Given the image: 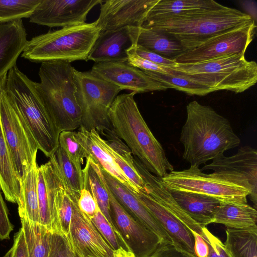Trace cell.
Instances as JSON below:
<instances>
[{
    "label": "cell",
    "mask_w": 257,
    "mask_h": 257,
    "mask_svg": "<svg viewBox=\"0 0 257 257\" xmlns=\"http://www.w3.org/2000/svg\"><path fill=\"white\" fill-rule=\"evenodd\" d=\"M186 112L180 140L184 147L183 159L190 166L205 164L239 146L240 140L228 120L211 107L194 100L187 105Z\"/></svg>",
    "instance_id": "cell-1"
},
{
    "label": "cell",
    "mask_w": 257,
    "mask_h": 257,
    "mask_svg": "<svg viewBox=\"0 0 257 257\" xmlns=\"http://www.w3.org/2000/svg\"><path fill=\"white\" fill-rule=\"evenodd\" d=\"M136 94L132 92L116 97L108 113L110 126L144 167L162 178L174 168L140 113L134 99Z\"/></svg>",
    "instance_id": "cell-2"
},
{
    "label": "cell",
    "mask_w": 257,
    "mask_h": 257,
    "mask_svg": "<svg viewBox=\"0 0 257 257\" xmlns=\"http://www.w3.org/2000/svg\"><path fill=\"white\" fill-rule=\"evenodd\" d=\"M253 21L245 13L223 6L181 16L146 20L142 27L173 36L187 51L216 35Z\"/></svg>",
    "instance_id": "cell-3"
},
{
    "label": "cell",
    "mask_w": 257,
    "mask_h": 257,
    "mask_svg": "<svg viewBox=\"0 0 257 257\" xmlns=\"http://www.w3.org/2000/svg\"><path fill=\"white\" fill-rule=\"evenodd\" d=\"M74 69L71 63H41L40 81L35 82L37 94L60 133L74 131L81 125V115L75 93Z\"/></svg>",
    "instance_id": "cell-4"
},
{
    "label": "cell",
    "mask_w": 257,
    "mask_h": 257,
    "mask_svg": "<svg viewBox=\"0 0 257 257\" xmlns=\"http://www.w3.org/2000/svg\"><path fill=\"white\" fill-rule=\"evenodd\" d=\"M167 74L182 76L204 85L213 92L226 90L244 92L257 81V64L244 54L222 57L193 64H177L166 68Z\"/></svg>",
    "instance_id": "cell-5"
},
{
    "label": "cell",
    "mask_w": 257,
    "mask_h": 257,
    "mask_svg": "<svg viewBox=\"0 0 257 257\" xmlns=\"http://www.w3.org/2000/svg\"><path fill=\"white\" fill-rule=\"evenodd\" d=\"M100 31L95 21L49 31L28 40L21 57L35 63L87 61Z\"/></svg>",
    "instance_id": "cell-6"
},
{
    "label": "cell",
    "mask_w": 257,
    "mask_h": 257,
    "mask_svg": "<svg viewBox=\"0 0 257 257\" xmlns=\"http://www.w3.org/2000/svg\"><path fill=\"white\" fill-rule=\"evenodd\" d=\"M5 90L24 117L39 149L50 158L59 146L60 133L41 101L35 82L16 65L8 72Z\"/></svg>",
    "instance_id": "cell-7"
},
{
    "label": "cell",
    "mask_w": 257,
    "mask_h": 257,
    "mask_svg": "<svg viewBox=\"0 0 257 257\" xmlns=\"http://www.w3.org/2000/svg\"><path fill=\"white\" fill-rule=\"evenodd\" d=\"M169 190L206 195L220 202L246 204L251 187L243 176L232 172L204 174L199 167L172 171L162 178Z\"/></svg>",
    "instance_id": "cell-8"
},
{
    "label": "cell",
    "mask_w": 257,
    "mask_h": 257,
    "mask_svg": "<svg viewBox=\"0 0 257 257\" xmlns=\"http://www.w3.org/2000/svg\"><path fill=\"white\" fill-rule=\"evenodd\" d=\"M75 97L81 111L80 127L98 132L110 128L108 113L114 99L122 89L97 76L90 71L74 69Z\"/></svg>",
    "instance_id": "cell-9"
},
{
    "label": "cell",
    "mask_w": 257,
    "mask_h": 257,
    "mask_svg": "<svg viewBox=\"0 0 257 257\" xmlns=\"http://www.w3.org/2000/svg\"><path fill=\"white\" fill-rule=\"evenodd\" d=\"M5 87L0 103V115L6 139L19 181L37 161V143L16 105L8 97Z\"/></svg>",
    "instance_id": "cell-10"
},
{
    "label": "cell",
    "mask_w": 257,
    "mask_h": 257,
    "mask_svg": "<svg viewBox=\"0 0 257 257\" xmlns=\"http://www.w3.org/2000/svg\"><path fill=\"white\" fill-rule=\"evenodd\" d=\"M254 21L216 35L197 47L172 59L177 64H193L235 54H245L253 39Z\"/></svg>",
    "instance_id": "cell-11"
},
{
    "label": "cell",
    "mask_w": 257,
    "mask_h": 257,
    "mask_svg": "<svg viewBox=\"0 0 257 257\" xmlns=\"http://www.w3.org/2000/svg\"><path fill=\"white\" fill-rule=\"evenodd\" d=\"M103 179L109 195L111 217L116 229L136 257H150L165 243L123 208L110 191L103 176Z\"/></svg>",
    "instance_id": "cell-12"
},
{
    "label": "cell",
    "mask_w": 257,
    "mask_h": 257,
    "mask_svg": "<svg viewBox=\"0 0 257 257\" xmlns=\"http://www.w3.org/2000/svg\"><path fill=\"white\" fill-rule=\"evenodd\" d=\"M102 0H41L30 22L50 28H65L86 23L89 12Z\"/></svg>",
    "instance_id": "cell-13"
},
{
    "label": "cell",
    "mask_w": 257,
    "mask_h": 257,
    "mask_svg": "<svg viewBox=\"0 0 257 257\" xmlns=\"http://www.w3.org/2000/svg\"><path fill=\"white\" fill-rule=\"evenodd\" d=\"M69 195L72 201V215L67 237L74 252L77 257H112L113 249L91 220L79 209V194L72 193Z\"/></svg>",
    "instance_id": "cell-14"
},
{
    "label": "cell",
    "mask_w": 257,
    "mask_h": 257,
    "mask_svg": "<svg viewBox=\"0 0 257 257\" xmlns=\"http://www.w3.org/2000/svg\"><path fill=\"white\" fill-rule=\"evenodd\" d=\"M159 0H108L100 5L95 21L100 32L126 27H142Z\"/></svg>",
    "instance_id": "cell-15"
},
{
    "label": "cell",
    "mask_w": 257,
    "mask_h": 257,
    "mask_svg": "<svg viewBox=\"0 0 257 257\" xmlns=\"http://www.w3.org/2000/svg\"><path fill=\"white\" fill-rule=\"evenodd\" d=\"M90 71L122 90H129L136 93L168 89L162 83L127 62L95 63Z\"/></svg>",
    "instance_id": "cell-16"
},
{
    "label": "cell",
    "mask_w": 257,
    "mask_h": 257,
    "mask_svg": "<svg viewBox=\"0 0 257 257\" xmlns=\"http://www.w3.org/2000/svg\"><path fill=\"white\" fill-rule=\"evenodd\" d=\"M161 224L177 249L196 256L191 231L171 211L144 191L134 193Z\"/></svg>",
    "instance_id": "cell-17"
},
{
    "label": "cell",
    "mask_w": 257,
    "mask_h": 257,
    "mask_svg": "<svg viewBox=\"0 0 257 257\" xmlns=\"http://www.w3.org/2000/svg\"><path fill=\"white\" fill-rule=\"evenodd\" d=\"M139 27H126L100 32L88 56L95 63L127 62V51L136 45Z\"/></svg>",
    "instance_id": "cell-18"
},
{
    "label": "cell",
    "mask_w": 257,
    "mask_h": 257,
    "mask_svg": "<svg viewBox=\"0 0 257 257\" xmlns=\"http://www.w3.org/2000/svg\"><path fill=\"white\" fill-rule=\"evenodd\" d=\"M37 176L40 223L52 232L62 234L56 206V191L59 181L58 173L49 161L38 167Z\"/></svg>",
    "instance_id": "cell-19"
},
{
    "label": "cell",
    "mask_w": 257,
    "mask_h": 257,
    "mask_svg": "<svg viewBox=\"0 0 257 257\" xmlns=\"http://www.w3.org/2000/svg\"><path fill=\"white\" fill-rule=\"evenodd\" d=\"M76 137L86 150L89 157L99 167L115 178L132 192L137 193L138 189L127 178L112 158L109 146L95 129L87 131L79 127Z\"/></svg>",
    "instance_id": "cell-20"
},
{
    "label": "cell",
    "mask_w": 257,
    "mask_h": 257,
    "mask_svg": "<svg viewBox=\"0 0 257 257\" xmlns=\"http://www.w3.org/2000/svg\"><path fill=\"white\" fill-rule=\"evenodd\" d=\"M202 171L212 170L216 172H232L239 174L245 177L251 187L249 195L250 200L257 204V151L249 146L240 148L236 154L231 156L224 155L206 165Z\"/></svg>",
    "instance_id": "cell-21"
},
{
    "label": "cell",
    "mask_w": 257,
    "mask_h": 257,
    "mask_svg": "<svg viewBox=\"0 0 257 257\" xmlns=\"http://www.w3.org/2000/svg\"><path fill=\"white\" fill-rule=\"evenodd\" d=\"M101 170L110 191L123 208L157 234L165 243L172 244V241L165 230L136 195L115 178L102 169H101Z\"/></svg>",
    "instance_id": "cell-22"
},
{
    "label": "cell",
    "mask_w": 257,
    "mask_h": 257,
    "mask_svg": "<svg viewBox=\"0 0 257 257\" xmlns=\"http://www.w3.org/2000/svg\"><path fill=\"white\" fill-rule=\"evenodd\" d=\"M22 20L0 23V78L16 65L27 43Z\"/></svg>",
    "instance_id": "cell-23"
},
{
    "label": "cell",
    "mask_w": 257,
    "mask_h": 257,
    "mask_svg": "<svg viewBox=\"0 0 257 257\" xmlns=\"http://www.w3.org/2000/svg\"><path fill=\"white\" fill-rule=\"evenodd\" d=\"M181 208L201 226L211 223L221 202L212 197L197 193L170 190Z\"/></svg>",
    "instance_id": "cell-24"
},
{
    "label": "cell",
    "mask_w": 257,
    "mask_h": 257,
    "mask_svg": "<svg viewBox=\"0 0 257 257\" xmlns=\"http://www.w3.org/2000/svg\"><path fill=\"white\" fill-rule=\"evenodd\" d=\"M7 74L0 78V103ZM20 188V181L6 139L0 115V189L7 201L16 203L19 198Z\"/></svg>",
    "instance_id": "cell-25"
},
{
    "label": "cell",
    "mask_w": 257,
    "mask_h": 257,
    "mask_svg": "<svg viewBox=\"0 0 257 257\" xmlns=\"http://www.w3.org/2000/svg\"><path fill=\"white\" fill-rule=\"evenodd\" d=\"M105 138L110 153L114 161L127 178L138 189L139 192L145 189V183L134 164V157L127 146L113 132L111 128L98 132Z\"/></svg>",
    "instance_id": "cell-26"
},
{
    "label": "cell",
    "mask_w": 257,
    "mask_h": 257,
    "mask_svg": "<svg viewBox=\"0 0 257 257\" xmlns=\"http://www.w3.org/2000/svg\"><path fill=\"white\" fill-rule=\"evenodd\" d=\"M136 45L172 60L186 51L173 36L142 27H138Z\"/></svg>",
    "instance_id": "cell-27"
},
{
    "label": "cell",
    "mask_w": 257,
    "mask_h": 257,
    "mask_svg": "<svg viewBox=\"0 0 257 257\" xmlns=\"http://www.w3.org/2000/svg\"><path fill=\"white\" fill-rule=\"evenodd\" d=\"M257 211L246 204L221 202L211 223H220L228 228H257Z\"/></svg>",
    "instance_id": "cell-28"
},
{
    "label": "cell",
    "mask_w": 257,
    "mask_h": 257,
    "mask_svg": "<svg viewBox=\"0 0 257 257\" xmlns=\"http://www.w3.org/2000/svg\"><path fill=\"white\" fill-rule=\"evenodd\" d=\"M38 167L36 161L20 181V194L17 203L20 218L26 217L34 223H40L37 190Z\"/></svg>",
    "instance_id": "cell-29"
},
{
    "label": "cell",
    "mask_w": 257,
    "mask_h": 257,
    "mask_svg": "<svg viewBox=\"0 0 257 257\" xmlns=\"http://www.w3.org/2000/svg\"><path fill=\"white\" fill-rule=\"evenodd\" d=\"M223 6L212 0H159L149 12L146 20L181 16Z\"/></svg>",
    "instance_id": "cell-30"
},
{
    "label": "cell",
    "mask_w": 257,
    "mask_h": 257,
    "mask_svg": "<svg viewBox=\"0 0 257 257\" xmlns=\"http://www.w3.org/2000/svg\"><path fill=\"white\" fill-rule=\"evenodd\" d=\"M82 179L83 188L91 193L105 217L117 230L111 217L109 195L103 181L101 168L90 157L86 158L85 166L82 169Z\"/></svg>",
    "instance_id": "cell-31"
},
{
    "label": "cell",
    "mask_w": 257,
    "mask_h": 257,
    "mask_svg": "<svg viewBox=\"0 0 257 257\" xmlns=\"http://www.w3.org/2000/svg\"><path fill=\"white\" fill-rule=\"evenodd\" d=\"M20 219L29 257H48L52 232L26 217Z\"/></svg>",
    "instance_id": "cell-32"
},
{
    "label": "cell",
    "mask_w": 257,
    "mask_h": 257,
    "mask_svg": "<svg viewBox=\"0 0 257 257\" xmlns=\"http://www.w3.org/2000/svg\"><path fill=\"white\" fill-rule=\"evenodd\" d=\"M224 243L231 257H257V228H227Z\"/></svg>",
    "instance_id": "cell-33"
},
{
    "label": "cell",
    "mask_w": 257,
    "mask_h": 257,
    "mask_svg": "<svg viewBox=\"0 0 257 257\" xmlns=\"http://www.w3.org/2000/svg\"><path fill=\"white\" fill-rule=\"evenodd\" d=\"M68 193L79 194L83 188V179L74 166L69 160L63 150L59 147L49 158Z\"/></svg>",
    "instance_id": "cell-34"
},
{
    "label": "cell",
    "mask_w": 257,
    "mask_h": 257,
    "mask_svg": "<svg viewBox=\"0 0 257 257\" xmlns=\"http://www.w3.org/2000/svg\"><path fill=\"white\" fill-rule=\"evenodd\" d=\"M167 88H173L190 95H206L213 91L207 87L180 76L154 72H144Z\"/></svg>",
    "instance_id": "cell-35"
},
{
    "label": "cell",
    "mask_w": 257,
    "mask_h": 257,
    "mask_svg": "<svg viewBox=\"0 0 257 257\" xmlns=\"http://www.w3.org/2000/svg\"><path fill=\"white\" fill-rule=\"evenodd\" d=\"M41 0H0V23L29 18Z\"/></svg>",
    "instance_id": "cell-36"
},
{
    "label": "cell",
    "mask_w": 257,
    "mask_h": 257,
    "mask_svg": "<svg viewBox=\"0 0 257 257\" xmlns=\"http://www.w3.org/2000/svg\"><path fill=\"white\" fill-rule=\"evenodd\" d=\"M59 146L82 176L81 165L83 164L84 158L86 159L89 156L84 147L77 139L76 132H61L59 136Z\"/></svg>",
    "instance_id": "cell-37"
},
{
    "label": "cell",
    "mask_w": 257,
    "mask_h": 257,
    "mask_svg": "<svg viewBox=\"0 0 257 257\" xmlns=\"http://www.w3.org/2000/svg\"><path fill=\"white\" fill-rule=\"evenodd\" d=\"M59 181L56 195V206L61 233L67 237L69 232L71 221L72 205L66 188L59 175Z\"/></svg>",
    "instance_id": "cell-38"
},
{
    "label": "cell",
    "mask_w": 257,
    "mask_h": 257,
    "mask_svg": "<svg viewBox=\"0 0 257 257\" xmlns=\"http://www.w3.org/2000/svg\"><path fill=\"white\" fill-rule=\"evenodd\" d=\"M91 220L113 250L120 247L130 250L119 232L109 223L99 207Z\"/></svg>",
    "instance_id": "cell-39"
},
{
    "label": "cell",
    "mask_w": 257,
    "mask_h": 257,
    "mask_svg": "<svg viewBox=\"0 0 257 257\" xmlns=\"http://www.w3.org/2000/svg\"><path fill=\"white\" fill-rule=\"evenodd\" d=\"M48 257H77L65 235L52 232Z\"/></svg>",
    "instance_id": "cell-40"
},
{
    "label": "cell",
    "mask_w": 257,
    "mask_h": 257,
    "mask_svg": "<svg viewBox=\"0 0 257 257\" xmlns=\"http://www.w3.org/2000/svg\"><path fill=\"white\" fill-rule=\"evenodd\" d=\"M135 45L127 51V62L143 72H154L167 74L166 67L152 62L139 56L135 51Z\"/></svg>",
    "instance_id": "cell-41"
},
{
    "label": "cell",
    "mask_w": 257,
    "mask_h": 257,
    "mask_svg": "<svg viewBox=\"0 0 257 257\" xmlns=\"http://www.w3.org/2000/svg\"><path fill=\"white\" fill-rule=\"evenodd\" d=\"M200 235L207 243L209 248L208 257H231L226 250L224 243L213 234L206 226L202 227Z\"/></svg>",
    "instance_id": "cell-42"
},
{
    "label": "cell",
    "mask_w": 257,
    "mask_h": 257,
    "mask_svg": "<svg viewBox=\"0 0 257 257\" xmlns=\"http://www.w3.org/2000/svg\"><path fill=\"white\" fill-rule=\"evenodd\" d=\"M77 205L80 210L90 219L94 217L98 207L95 198L85 188H82L80 192Z\"/></svg>",
    "instance_id": "cell-43"
},
{
    "label": "cell",
    "mask_w": 257,
    "mask_h": 257,
    "mask_svg": "<svg viewBox=\"0 0 257 257\" xmlns=\"http://www.w3.org/2000/svg\"><path fill=\"white\" fill-rule=\"evenodd\" d=\"M135 51L142 58L163 66L174 68L177 64L172 59L165 58L138 45L135 46Z\"/></svg>",
    "instance_id": "cell-44"
},
{
    "label": "cell",
    "mask_w": 257,
    "mask_h": 257,
    "mask_svg": "<svg viewBox=\"0 0 257 257\" xmlns=\"http://www.w3.org/2000/svg\"><path fill=\"white\" fill-rule=\"evenodd\" d=\"M0 189V240L9 239L14 226L9 217V211L4 200Z\"/></svg>",
    "instance_id": "cell-45"
},
{
    "label": "cell",
    "mask_w": 257,
    "mask_h": 257,
    "mask_svg": "<svg viewBox=\"0 0 257 257\" xmlns=\"http://www.w3.org/2000/svg\"><path fill=\"white\" fill-rule=\"evenodd\" d=\"M3 257H29L24 233L21 228L14 236L12 246Z\"/></svg>",
    "instance_id": "cell-46"
},
{
    "label": "cell",
    "mask_w": 257,
    "mask_h": 257,
    "mask_svg": "<svg viewBox=\"0 0 257 257\" xmlns=\"http://www.w3.org/2000/svg\"><path fill=\"white\" fill-rule=\"evenodd\" d=\"M150 257H196L184 252L172 244L164 243L161 245L157 250Z\"/></svg>",
    "instance_id": "cell-47"
},
{
    "label": "cell",
    "mask_w": 257,
    "mask_h": 257,
    "mask_svg": "<svg viewBox=\"0 0 257 257\" xmlns=\"http://www.w3.org/2000/svg\"><path fill=\"white\" fill-rule=\"evenodd\" d=\"M194 238V251L196 257H208L209 248L207 243L199 234L191 231Z\"/></svg>",
    "instance_id": "cell-48"
},
{
    "label": "cell",
    "mask_w": 257,
    "mask_h": 257,
    "mask_svg": "<svg viewBox=\"0 0 257 257\" xmlns=\"http://www.w3.org/2000/svg\"><path fill=\"white\" fill-rule=\"evenodd\" d=\"M240 6L246 12V14L249 16L255 22L256 20L257 6L256 3L254 1H240Z\"/></svg>",
    "instance_id": "cell-49"
},
{
    "label": "cell",
    "mask_w": 257,
    "mask_h": 257,
    "mask_svg": "<svg viewBox=\"0 0 257 257\" xmlns=\"http://www.w3.org/2000/svg\"><path fill=\"white\" fill-rule=\"evenodd\" d=\"M112 257H136V256L131 250L120 247L113 250Z\"/></svg>",
    "instance_id": "cell-50"
}]
</instances>
